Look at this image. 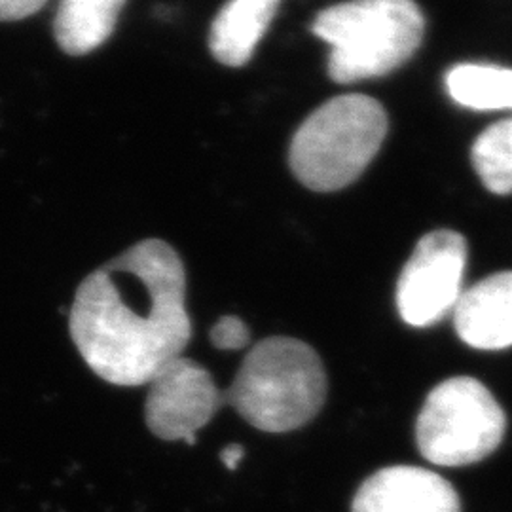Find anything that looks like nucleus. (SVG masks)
I'll return each mask as SVG.
<instances>
[{
  "label": "nucleus",
  "instance_id": "1",
  "mask_svg": "<svg viewBox=\"0 0 512 512\" xmlns=\"http://www.w3.org/2000/svg\"><path fill=\"white\" fill-rule=\"evenodd\" d=\"M69 330L101 380L148 384L192 338L181 256L162 239L131 245L80 283Z\"/></svg>",
  "mask_w": 512,
  "mask_h": 512
},
{
  "label": "nucleus",
  "instance_id": "2",
  "mask_svg": "<svg viewBox=\"0 0 512 512\" xmlns=\"http://www.w3.org/2000/svg\"><path fill=\"white\" fill-rule=\"evenodd\" d=\"M327 399V372L317 351L302 340L270 336L239 366L222 403L266 433H289L310 423Z\"/></svg>",
  "mask_w": 512,
  "mask_h": 512
},
{
  "label": "nucleus",
  "instance_id": "3",
  "mask_svg": "<svg viewBox=\"0 0 512 512\" xmlns=\"http://www.w3.org/2000/svg\"><path fill=\"white\" fill-rule=\"evenodd\" d=\"M311 31L330 46V78L351 84L403 67L423 42L425 16L414 0H348L319 12Z\"/></svg>",
  "mask_w": 512,
  "mask_h": 512
},
{
  "label": "nucleus",
  "instance_id": "4",
  "mask_svg": "<svg viewBox=\"0 0 512 512\" xmlns=\"http://www.w3.org/2000/svg\"><path fill=\"white\" fill-rule=\"evenodd\" d=\"M385 135L387 112L376 99L340 95L310 114L294 133L289 164L310 190L336 192L363 175Z\"/></svg>",
  "mask_w": 512,
  "mask_h": 512
},
{
  "label": "nucleus",
  "instance_id": "5",
  "mask_svg": "<svg viewBox=\"0 0 512 512\" xmlns=\"http://www.w3.org/2000/svg\"><path fill=\"white\" fill-rule=\"evenodd\" d=\"M505 427V412L494 395L475 378L459 376L427 395L416 421V440L427 461L463 467L494 454Z\"/></svg>",
  "mask_w": 512,
  "mask_h": 512
},
{
  "label": "nucleus",
  "instance_id": "6",
  "mask_svg": "<svg viewBox=\"0 0 512 512\" xmlns=\"http://www.w3.org/2000/svg\"><path fill=\"white\" fill-rule=\"evenodd\" d=\"M467 241L437 230L418 241L397 283V308L404 323L425 329L454 313L467 264Z\"/></svg>",
  "mask_w": 512,
  "mask_h": 512
},
{
  "label": "nucleus",
  "instance_id": "7",
  "mask_svg": "<svg viewBox=\"0 0 512 512\" xmlns=\"http://www.w3.org/2000/svg\"><path fill=\"white\" fill-rule=\"evenodd\" d=\"M145 421L152 435L162 440L196 442L222 406V393L205 366L177 357L148 382Z\"/></svg>",
  "mask_w": 512,
  "mask_h": 512
},
{
  "label": "nucleus",
  "instance_id": "8",
  "mask_svg": "<svg viewBox=\"0 0 512 512\" xmlns=\"http://www.w3.org/2000/svg\"><path fill=\"white\" fill-rule=\"evenodd\" d=\"M351 512H461V501L454 486L437 473L395 465L366 478Z\"/></svg>",
  "mask_w": 512,
  "mask_h": 512
},
{
  "label": "nucleus",
  "instance_id": "9",
  "mask_svg": "<svg viewBox=\"0 0 512 512\" xmlns=\"http://www.w3.org/2000/svg\"><path fill=\"white\" fill-rule=\"evenodd\" d=\"M454 327L471 348H511L512 272L490 275L463 291L454 308Z\"/></svg>",
  "mask_w": 512,
  "mask_h": 512
},
{
  "label": "nucleus",
  "instance_id": "10",
  "mask_svg": "<svg viewBox=\"0 0 512 512\" xmlns=\"http://www.w3.org/2000/svg\"><path fill=\"white\" fill-rule=\"evenodd\" d=\"M281 0H228L213 19L209 50L222 65L241 67L255 54Z\"/></svg>",
  "mask_w": 512,
  "mask_h": 512
},
{
  "label": "nucleus",
  "instance_id": "11",
  "mask_svg": "<svg viewBox=\"0 0 512 512\" xmlns=\"http://www.w3.org/2000/svg\"><path fill=\"white\" fill-rule=\"evenodd\" d=\"M126 0H59L54 35L69 55H86L114 33Z\"/></svg>",
  "mask_w": 512,
  "mask_h": 512
},
{
  "label": "nucleus",
  "instance_id": "12",
  "mask_svg": "<svg viewBox=\"0 0 512 512\" xmlns=\"http://www.w3.org/2000/svg\"><path fill=\"white\" fill-rule=\"evenodd\" d=\"M450 97L467 109H512V69L461 63L446 74Z\"/></svg>",
  "mask_w": 512,
  "mask_h": 512
},
{
  "label": "nucleus",
  "instance_id": "13",
  "mask_svg": "<svg viewBox=\"0 0 512 512\" xmlns=\"http://www.w3.org/2000/svg\"><path fill=\"white\" fill-rule=\"evenodd\" d=\"M471 158L480 181L490 192L512 194V118L482 131L476 137Z\"/></svg>",
  "mask_w": 512,
  "mask_h": 512
},
{
  "label": "nucleus",
  "instance_id": "14",
  "mask_svg": "<svg viewBox=\"0 0 512 512\" xmlns=\"http://www.w3.org/2000/svg\"><path fill=\"white\" fill-rule=\"evenodd\" d=\"M209 340H211V346L220 351H236L249 344L251 332L236 315H224L213 325V329L209 332Z\"/></svg>",
  "mask_w": 512,
  "mask_h": 512
},
{
  "label": "nucleus",
  "instance_id": "15",
  "mask_svg": "<svg viewBox=\"0 0 512 512\" xmlns=\"http://www.w3.org/2000/svg\"><path fill=\"white\" fill-rule=\"evenodd\" d=\"M48 0H0V21H18L40 12Z\"/></svg>",
  "mask_w": 512,
  "mask_h": 512
},
{
  "label": "nucleus",
  "instance_id": "16",
  "mask_svg": "<svg viewBox=\"0 0 512 512\" xmlns=\"http://www.w3.org/2000/svg\"><path fill=\"white\" fill-rule=\"evenodd\" d=\"M243 456H245V450H243L239 444H228V446L220 452V461L224 463L226 469L236 471Z\"/></svg>",
  "mask_w": 512,
  "mask_h": 512
}]
</instances>
